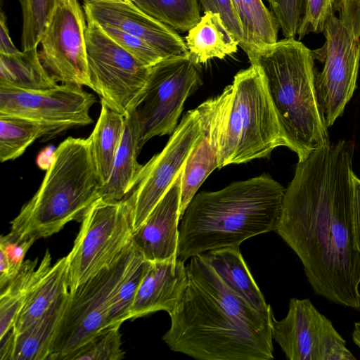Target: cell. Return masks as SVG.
<instances>
[{
    "label": "cell",
    "mask_w": 360,
    "mask_h": 360,
    "mask_svg": "<svg viewBox=\"0 0 360 360\" xmlns=\"http://www.w3.org/2000/svg\"><path fill=\"white\" fill-rule=\"evenodd\" d=\"M354 152L352 141L341 140L298 162L275 231L298 256L316 294L360 311Z\"/></svg>",
    "instance_id": "obj_1"
},
{
    "label": "cell",
    "mask_w": 360,
    "mask_h": 360,
    "mask_svg": "<svg viewBox=\"0 0 360 360\" xmlns=\"http://www.w3.org/2000/svg\"><path fill=\"white\" fill-rule=\"evenodd\" d=\"M183 294L162 337L174 352L200 360L274 359L271 317L248 304L202 255L191 258Z\"/></svg>",
    "instance_id": "obj_2"
},
{
    "label": "cell",
    "mask_w": 360,
    "mask_h": 360,
    "mask_svg": "<svg viewBox=\"0 0 360 360\" xmlns=\"http://www.w3.org/2000/svg\"><path fill=\"white\" fill-rule=\"evenodd\" d=\"M285 188L263 174L195 194L182 217L177 258L222 248H239L247 239L276 230Z\"/></svg>",
    "instance_id": "obj_3"
},
{
    "label": "cell",
    "mask_w": 360,
    "mask_h": 360,
    "mask_svg": "<svg viewBox=\"0 0 360 360\" xmlns=\"http://www.w3.org/2000/svg\"><path fill=\"white\" fill-rule=\"evenodd\" d=\"M246 54L262 76L287 147L298 162L330 143L316 90L313 51L295 38H285Z\"/></svg>",
    "instance_id": "obj_4"
},
{
    "label": "cell",
    "mask_w": 360,
    "mask_h": 360,
    "mask_svg": "<svg viewBox=\"0 0 360 360\" xmlns=\"http://www.w3.org/2000/svg\"><path fill=\"white\" fill-rule=\"evenodd\" d=\"M100 186L90 137H68L53 153L39 189L11 222L8 236L36 241L70 221L81 222L100 198Z\"/></svg>",
    "instance_id": "obj_5"
},
{
    "label": "cell",
    "mask_w": 360,
    "mask_h": 360,
    "mask_svg": "<svg viewBox=\"0 0 360 360\" xmlns=\"http://www.w3.org/2000/svg\"><path fill=\"white\" fill-rule=\"evenodd\" d=\"M220 139L218 169L268 158L287 142L258 69L250 65L234 77Z\"/></svg>",
    "instance_id": "obj_6"
},
{
    "label": "cell",
    "mask_w": 360,
    "mask_h": 360,
    "mask_svg": "<svg viewBox=\"0 0 360 360\" xmlns=\"http://www.w3.org/2000/svg\"><path fill=\"white\" fill-rule=\"evenodd\" d=\"M323 33V47L314 50L324 63L315 79L318 100L328 127L340 117L356 88L360 60V0H335Z\"/></svg>",
    "instance_id": "obj_7"
},
{
    "label": "cell",
    "mask_w": 360,
    "mask_h": 360,
    "mask_svg": "<svg viewBox=\"0 0 360 360\" xmlns=\"http://www.w3.org/2000/svg\"><path fill=\"white\" fill-rule=\"evenodd\" d=\"M201 82L200 65L189 54L167 58L151 67L145 87L124 115L139 151L154 136L174 131L186 100Z\"/></svg>",
    "instance_id": "obj_8"
},
{
    "label": "cell",
    "mask_w": 360,
    "mask_h": 360,
    "mask_svg": "<svg viewBox=\"0 0 360 360\" xmlns=\"http://www.w3.org/2000/svg\"><path fill=\"white\" fill-rule=\"evenodd\" d=\"M68 257L69 291L110 266L131 244V207L127 198L97 200L81 221Z\"/></svg>",
    "instance_id": "obj_9"
},
{
    "label": "cell",
    "mask_w": 360,
    "mask_h": 360,
    "mask_svg": "<svg viewBox=\"0 0 360 360\" xmlns=\"http://www.w3.org/2000/svg\"><path fill=\"white\" fill-rule=\"evenodd\" d=\"M139 253L132 242L109 267L70 291L48 360H63L108 326L112 296Z\"/></svg>",
    "instance_id": "obj_10"
},
{
    "label": "cell",
    "mask_w": 360,
    "mask_h": 360,
    "mask_svg": "<svg viewBox=\"0 0 360 360\" xmlns=\"http://www.w3.org/2000/svg\"><path fill=\"white\" fill-rule=\"evenodd\" d=\"M86 20L90 88L109 108L125 115L145 87L151 67L125 51L97 22Z\"/></svg>",
    "instance_id": "obj_11"
},
{
    "label": "cell",
    "mask_w": 360,
    "mask_h": 360,
    "mask_svg": "<svg viewBox=\"0 0 360 360\" xmlns=\"http://www.w3.org/2000/svg\"><path fill=\"white\" fill-rule=\"evenodd\" d=\"M166 146L142 165L136 184L127 198L131 207L133 231L146 220L182 171L201 134L198 108L186 112Z\"/></svg>",
    "instance_id": "obj_12"
},
{
    "label": "cell",
    "mask_w": 360,
    "mask_h": 360,
    "mask_svg": "<svg viewBox=\"0 0 360 360\" xmlns=\"http://www.w3.org/2000/svg\"><path fill=\"white\" fill-rule=\"evenodd\" d=\"M271 335L289 360H354L346 342L310 300L291 298L285 317H271Z\"/></svg>",
    "instance_id": "obj_13"
},
{
    "label": "cell",
    "mask_w": 360,
    "mask_h": 360,
    "mask_svg": "<svg viewBox=\"0 0 360 360\" xmlns=\"http://www.w3.org/2000/svg\"><path fill=\"white\" fill-rule=\"evenodd\" d=\"M82 86L62 84L39 91L0 88V115L20 117L52 128L56 134L92 123L95 96Z\"/></svg>",
    "instance_id": "obj_14"
},
{
    "label": "cell",
    "mask_w": 360,
    "mask_h": 360,
    "mask_svg": "<svg viewBox=\"0 0 360 360\" xmlns=\"http://www.w3.org/2000/svg\"><path fill=\"white\" fill-rule=\"evenodd\" d=\"M84 14L77 0H59L39 44V58L58 82L86 86L89 77Z\"/></svg>",
    "instance_id": "obj_15"
},
{
    "label": "cell",
    "mask_w": 360,
    "mask_h": 360,
    "mask_svg": "<svg viewBox=\"0 0 360 360\" xmlns=\"http://www.w3.org/2000/svg\"><path fill=\"white\" fill-rule=\"evenodd\" d=\"M232 85L217 96L197 107L201 122V134L182 169L181 219L189 202L207 177L218 168V155L222 127L229 107Z\"/></svg>",
    "instance_id": "obj_16"
},
{
    "label": "cell",
    "mask_w": 360,
    "mask_h": 360,
    "mask_svg": "<svg viewBox=\"0 0 360 360\" xmlns=\"http://www.w3.org/2000/svg\"><path fill=\"white\" fill-rule=\"evenodd\" d=\"M85 18L101 26L130 34L147 43L164 58L188 55L177 32L131 3H84Z\"/></svg>",
    "instance_id": "obj_17"
},
{
    "label": "cell",
    "mask_w": 360,
    "mask_h": 360,
    "mask_svg": "<svg viewBox=\"0 0 360 360\" xmlns=\"http://www.w3.org/2000/svg\"><path fill=\"white\" fill-rule=\"evenodd\" d=\"M182 171L169 189L133 232L131 242L149 262L177 259Z\"/></svg>",
    "instance_id": "obj_18"
},
{
    "label": "cell",
    "mask_w": 360,
    "mask_h": 360,
    "mask_svg": "<svg viewBox=\"0 0 360 360\" xmlns=\"http://www.w3.org/2000/svg\"><path fill=\"white\" fill-rule=\"evenodd\" d=\"M186 278V266L181 259L149 262L136 293L129 319L158 311L171 313L183 294Z\"/></svg>",
    "instance_id": "obj_19"
},
{
    "label": "cell",
    "mask_w": 360,
    "mask_h": 360,
    "mask_svg": "<svg viewBox=\"0 0 360 360\" xmlns=\"http://www.w3.org/2000/svg\"><path fill=\"white\" fill-rule=\"evenodd\" d=\"M201 255L235 292L262 314L271 315L273 310L253 279L239 248H222Z\"/></svg>",
    "instance_id": "obj_20"
},
{
    "label": "cell",
    "mask_w": 360,
    "mask_h": 360,
    "mask_svg": "<svg viewBox=\"0 0 360 360\" xmlns=\"http://www.w3.org/2000/svg\"><path fill=\"white\" fill-rule=\"evenodd\" d=\"M69 292L68 257L58 259L27 295L13 330L18 335L33 324Z\"/></svg>",
    "instance_id": "obj_21"
},
{
    "label": "cell",
    "mask_w": 360,
    "mask_h": 360,
    "mask_svg": "<svg viewBox=\"0 0 360 360\" xmlns=\"http://www.w3.org/2000/svg\"><path fill=\"white\" fill-rule=\"evenodd\" d=\"M185 39L189 56L200 65L233 54L239 46V41L221 15L212 11L204 12Z\"/></svg>",
    "instance_id": "obj_22"
},
{
    "label": "cell",
    "mask_w": 360,
    "mask_h": 360,
    "mask_svg": "<svg viewBox=\"0 0 360 360\" xmlns=\"http://www.w3.org/2000/svg\"><path fill=\"white\" fill-rule=\"evenodd\" d=\"M57 85L41 62L37 48L10 55L0 53V88L39 91Z\"/></svg>",
    "instance_id": "obj_23"
},
{
    "label": "cell",
    "mask_w": 360,
    "mask_h": 360,
    "mask_svg": "<svg viewBox=\"0 0 360 360\" xmlns=\"http://www.w3.org/2000/svg\"><path fill=\"white\" fill-rule=\"evenodd\" d=\"M51 266V255L47 250L39 264L38 259L25 261L18 274L1 289L0 338L13 328L27 295Z\"/></svg>",
    "instance_id": "obj_24"
},
{
    "label": "cell",
    "mask_w": 360,
    "mask_h": 360,
    "mask_svg": "<svg viewBox=\"0 0 360 360\" xmlns=\"http://www.w3.org/2000/svg\"><path fill=\"white\" fill-rule=\"evenodd\" d=\"M125 124L124 115L109 108L101 101L99 117L89 136L92 154L101 186L112 173L113 164L122 138Z\"/></svg>",
    "instance_id": "obj_25"
},
{
    "label": "cell",
    "mask_w": 360,
    "mask_h": 360,
    "mask_svg": "<svg viewBox=\"0 0 360 360\" xmlns=\"http://www.w3.org/2000/svg\"><path fill=\"white\" fill-rule=\"evenodd\" d=\"M68 294L41 318L20 333L15 335L10 360L48 359Z\"/></svg>",
    "instance_id": "obj_26"
},
{
    "label": "cell",
    "mask_w": 360,
    "mask_h": 360,
    "mask_svg": "<svg viewBox=\"0 0 360 360\" xmlns=\"http://www.w3.org/2000/svg\"><path fill=\"white\" fill-rule=\"evenodd\" d=\"M139 153L132 128L125 117L124 129L112 173L108 181L99 188L100 198L120 201L131 192L142 167L137 161Z\"/></svg>",
    "instance_id": "obj_27"
},
{
    "label": "cell",
    "mask_w": 360,
    "mask_h": 360,
    "mask_svg": "<svg viewBox=\"0 0 360 360\" xmlns=\"http://www.w3.org/2000/svg\"><path fill=\"white\" fill-rule=\"evenodd\" d=\"M56 134L54 130L31 120L0 115V160L4 162L22 155L37 139Z\"/></svg>",
    "instance_id": "obj_28"
},
{
    "label": "cell",
    "mask_w": 360,
    "mask_h": 360,
    "mask_svg": "<svg viewBox=\"0 0 360 360\" xmlns=\"http://www.w3.org/2000/svg\"><path fill=\"white\" fill-rule=\"evenodd\" d=\"M146 14L174 30L187 32L200 20L198 0H132Z\"/></svg>",
    "instance_id": "obj_29"
},
{
    "label": "cell",
    "mask_w": 360,
    "mask_h": 360,
    "mask_svg": "<svg viewBox=\"0 0 360 360\" xmlns=\"http://www.w3.org/2000/svg\"><path fill=\"white\" fill-rule=\"evenodd\" d=\"M247 13V24L243 31L244 41L241 49L247 53L278 41L279 25L274 14L262 0H243Z\"/></svg>",
    "instance_id": "obj_30"
},
{
    "label": "cell",
    "mask_w": 360,
    "mask_h": 360,
    "mask_svg": "<svg viewBox=\"0 0 360 360\" xmlns=\"http://www.w3.org/2000/svg\"><path fill=\"white\" fill-rule=\"evenodd\" d=\"M148 263L149 261L146 260L139 251L129 270L112 296L108 312V326L122 324L130 319L131 308Z\"/></svg>",
    "instance_id": "obj_31"
},
{
    "label": "cell",
    "mask_w": 360,
    "mask_h": 360,
    "mask_svg": "<svg viewBox=\"0 0 360 360\" xmlns=\"http://www.w3.org/2000/svg\"><path fill=\"white\" fill-rule=\"evenodd\" d=\"M121 325H111L101 330L69 353L63 360L122 359L124 352L122 349Z\"/></svg>",
    "instance_id": "obj_32"
},
{
    "label": "cell",
    "mask_w": 360,
    "mask_h": 360,
    "mask_svg": "<svg viewBox=\"0 0 360 360\" xmlns=\"http://www.w3.org/2000/svg\"><path fill=\"white\" fill-rule=\"evenodd\" d=\"M59 0H19L22 14V50L37 48Z\"/></svg>",
    "instance_id": "obj_33"
},
{
    "label": "cell",
    "mask_w": 360,
    "mask_h": 360,
    "mask_svg": "<svg viewBox=\"0 0 360 360\" xmlns=\"http://www.w3.org/2000/svg\"><path fill=\"white\" fill-rule=\"evenodd\" d=\"M285 38H295L304 13L305 0H267Z\"/></svg>",
    "instance_id": "obj_34"
},
{
    "label": "cell",
    "mask_w": 360,
    "mask_h": 360,
    "mask_svg": "<svg viewBox=\"0 0 360 360\" xmlns=\"http://www.w3.org/2000/svg\"><path fill=\"white\" fill-rule=\"evenodd\" d=\"M335 11V0H305L304 13L297 30L299 39L309 33H321Z\"/></svg>",
    "instance_id": "obj_35"
},
{
    "label": "cell",
    "mask_w": 360,
    "mask_h": 360,
    "mask_svg": "<svg viewBox=\"0 0 360 360\" xmlns=\"http://www.w3.org/2000/svg\"><path fill=\"white\" fill-rule=\"evenodd\" d=\"M100 26L110 37L145 65L152 67L165 59L160 53L143 40L112 27Z\"/></svg>",
    "instance_id": "obj_36"
},
{
    "label": "cell",
    "mask_w": 360,
    "mask_h": 360,
    "mask_svg": "<svg viewBox=\"0 0 360 360\" xmlns=\"http://www.w3.org/2000/svg\"><path fill=\"white\" fill-rule=\"evenodd\" d=\"M204 12L218 13L227 27L239 41L242 47L244 41L243 27L232 0H199Z\"/></svg>",
    "instance_id": "obj_37"
},
{
    "label": "cell",
    "mask_w": 360,
    "mask_h": 360,
    "mask_svg": "<svg viewBox=\"0 0 360 360\" xmlns=\"http://www.w3.org/2000/svg\"><path fill=\"white\" fill-rule=\"evenodd\" d=\"M34 242L33 239L18 240L11 238L8 235L1 236L0 252L6 255L8 262L9 281L19 272L26 253Z\"/></svg>",
    "instance_id": "obj_38"
},
{
    "label": "cell",
    "mask_w": 360,
    "mask_h": 360,
    "mask_svg": "<svg viewBox=\"0 0 360 360\" xmlns=\"http://www.w3.org/2000/svg\"><path fill=\"white\" fill-rule=\"evenodd\" d=\"M354 184V226L356 246L360 252V179L353 175Z\"/></svg>",
    "instance_id": "obj_39"
},
{
    "label": "cell",
    "mask_w": 360,
    "mask_h": 360,
    "mask_svg": "<svg viewBox=\"0 0 360 360\" xmlns=\"http://www.w3.org/2000/svg\"><path fill=\"white\" fill-rule=\"evenodd\" d=\"M20 51L13 44L6 25V18L3 11L0 15V53L14 54Z\"/></svg>",
    "instance_id": "obj_40"
},
{
    "label": "cell",
    "mask_w": 360,
    "mask_h": 360,
    "mask_svg": "<svg viewBox=\"0 0 360 360\" xmlns=\"http://www.w3.org/2000/svg\"><path fill=\"white\" fill-rule=\"evenodd\" d=\"M352 339L354 343L360 349V321L354 323V329L352 333Z\"/></svg>",
    "instance_id": "obj_41"
},
{
    "label": "cell",
    "mask_w": 360,
    "mask_h": 360,
    "mask_svg": "<svg viewBox=\"0 0 360 360\" xmlns=\"http://www.w3.org/2000/svg\"><path fill=\"white\" fill-rule=\"evenodd\" d=\"M85 3H131L132 0H82Z\"/></svg>",
    "instance_id": "obj_42"
}]
</instances>
